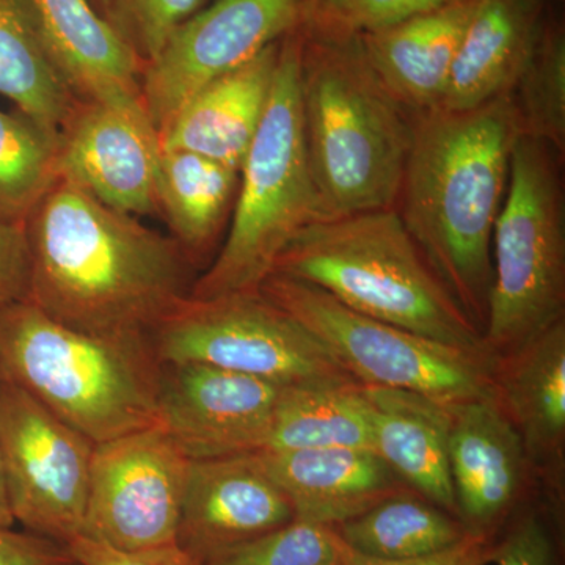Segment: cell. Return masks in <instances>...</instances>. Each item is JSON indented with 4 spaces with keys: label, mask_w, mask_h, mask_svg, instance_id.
Instances as JSON below:
<instances>
[{
    "label": "cell",
    "mask_w": 565,
    "mask_h": 565,
    "mask_svg": "<svg viewBox=\"0 0 565 565\" xmlns=\"http://www.w3.org/2000/svg\"><path fill=\"white\" fill-rule=\"evenodd\" d=\"M303 0H214L143 66L141 102L159 137L200 88L300 28Z\"/></svg>",
    "instance_id": "7c38bea8"
},
{
    "label": "cell",
    "mask_w": 565,
    "mask_h": 565,
    "mask_svg": "<svg viewBox=\"0 0 565 565\" xmlns=\"http://www.w3.org/2000/svg\"><path fill=\"white\" fill-rule=\"evenodd\" d=\"M259 291L326 345L363 385L422 394L441 404L493 393V356L419 337L338 302L322 289L270 275Z\"/></svg>",
    "instance_id": "ba28073f"
},
{
    "label": "cell",
    "mask_w": 565,
    "mask_h": 565,
    "mask_svg": "<svg viewBox=\"0 0 565 565\" xmlns=\"http://www.w3.org/2000/svg\"><path fill=\"white\" fill-rule=\"evenodd\" d=\"M329 448L374 451L363 385L282 386L263 451Z\"/></svg>",
    "instance_id": "d4e9b609"
},
{
    "label": "cell",
    "mask_w": 565,
    "mask_h": 565,
    "mask_svg": "<svg viewBox=\"0 0 565 565\" xmlns=\"http://www.w3.org/2000/svg\"><path fill=\"white\" fill-rule=\"evenodd\" d=\"M511 96L471 110L415 114L396 211L430 269L484 332L492 236L522 139Z\"/></svg>",
    "instance_id": "7a4b0ae2"
},
{
    "label": "cell",
    "mask_w": 565,
    "mask_h": 565,
    "mask_svg": "<svg viewBox=\"0 0 565 565\" xmlns=\"http://www.w3.org/2000/svg\"><path fill=\"white\" fill-rule=\"evenodd\" d=\"M204 0H114L110 24L139 55L154 61L181 24L202 10Z\"/></svg>",
    "instance_id": "1f68e13d"
},
{
    "label": "cell",
    "mask_w": 565,
    "mask_h": 565,
    "mask_svg": "<svg viewBox=\"0 0 565 565\" xmlns=\"http://www.w3.org/2000/svg\"><path fill=\"white\" fill-rule=\"evenodd\" d=\"M150 343L161 364H207L281 386L360 384L262 291L188 297Z\"/></svg>",
    "instance_id": "9c48e42d"
},
{
    "label": "cell",
    "mask_w": 565,
    "mask_h": 565,
    "mask_svg": "<svg viewBox=\"0 0 565 565\" xmlns=\"http://www.w3.org/2000/svg\"><path fill=\"white\" fill-rule=\"evenodd\" d=\"M334 527L353 555L379 561L435 555L470 534L457 516L414 490L393 494Z\"/></svg>",
    "instance_id": "4316f807"
},
{
    "label": "cell",
    "mask_w": 565,
    "mask_h": 565,
    "mask_svg": "<svg viewBox=\"0 0 565 565\" xmlns=\"http://www.w3.org/2000/svg\"><path fill=\"white\" fill-rule=\"evenodd\" d=\"M281 40L200 88L162 134V150L196 152L241 170L269 103Z\"/></svg>",
    "instance_id": "44dd1931"
},
{
    "label": "cell",
    "mask_w": 565,
    "mask_h": 565,
    "mask_svg": "<svg viewBox=\"0 0 565 565\" xmlns=\"http://www.w3.org/2000/svg\"><path fill=\"white\" fill-rule=\"evenodd\" d=\"M353 556V555H352ZM348 565H352V557H351V561H349Z\"/></svg>",
    "instance_id": "60d3db41"
},
{
    "label": "cell",
    "mask_w": 565,
    "mask_h": 565,
    "mask_svg": "<svg viewBox=\"0 0 565 565\" xmlns=\"http://www.w3.org/2000/svg\"><path fill=\"white\" fill-rule=\"evenodd\" d=\"M539 2L550 3V6H552V3L563 2V0H539Z\"/></svg>",
    "instance_id": "ab89813d"
},
{
    "label": "cell",
    "mask_w": 565,
    "mask_h": 565,
    "mask_svg": "<svg viewBox=\"0 0 565 565\" xmlns=\"http://www.w3.org/2000/svg\"><path fill=\"white\" fill-rule=\"evenodd\" d=\"M0 95L57 134L79 102L47 54L25 0H0Z\"/></svg>",
    "instance_id": "484cf974"
},
{
    "label": "cell",
    "mask_w": 565,
    "mask_h": 565,
    "mask_svg": "<svg viewBox=\"0 0 565 565\" xmlns=\"http://www.w3.org/2000/svg\"><path fill=\"white\" fill-rule=\"evenodd\" d=\"M239 170L196 152L162 150L158 170L159 214L188 258L211 252L232 218Z\"/></svg>",
    "instance_id": "cb8c5ba5"
},
{
    "label": "cell",
    "mask_w": 565,
    "mask_h": 565,
    "mask_svg": "<svg viewBox=\"0 0 565 565\" xmlns=\"http://www.w3.org/2000/svg\"><path fill=\"white\" fill-rule=\"evenodd\" d=\"M302 43L300 28L281 40L269 103L239 170L230 232L192 282V299L259 291L294 237L322 221L300 110Z\"/></svg>",
    "instance_id": "8992f818"
},
{
    "label": "cell",
    "mask_w": 565,
    "mask_h": 565,
    "mask_svg": "<svg viewBox=\"0 0 565 565\" xmlns=\"http://www.w3.org/2000/svg\"><path fill=\"white\" fill-rule=\"evenodd\" d=\"M448 415L457 516L468 533L494 537L533 479L522 440L493 393L448 404Z\"/></svg>",
    "instance_id": "e0dca14e"
},
{
    "label": "cell",
    "mask_w": 565,
    "mask_h": 565,
    "mask_svg": "<svg viewBox=\"0 0 565 565\" xmlns=\"http://www.w3.org/2000/svg\"><path fill=\"white\" fill-rule=\"evenodd\" d=\"M29 255L24 226H0V307L28 300Z\"/></svg>",
    "instance_id": "e575fe53"
},
{
    "label": "cell",
    "mask_w": 565,
    "mask_h": 565,
    "mask_svg": "<svg viewBox=\"0 0 565 565\" xmlns=\"http://www.w3.org/2000/svg\"><path fill=\"white\" fill-rule=\"evenodd\" d=\"M509 96L523 137L544 141L564 158L565 25L550 6L533 54Z\"/></svg>",
    "instance_id": "f1b7e54d"
},
{
    "label": "cell",
    "mask_w": 565,
    "mask_h": 565,
    "mask_svg": "<svg viewBox=\"0 0 565 565\" xmlns=\"http://www.w3.org/2000/svg\"><path fill=\"white\" fill-rule=\"evenodd\" d=\"M9 492H7L6 475H3L2 460H0V527H13Z\"/></svg>",
    "instance_id": "74e56055"
},
{
    "label": "cell",
    "mask_w": 565,
    "mask_h": 565,
    "mask_svg": "<svg viewBox=\"0 0 565 565\" xmlns=\"http://www.w3.org/2000/svg\"><path fill=\"white\" fill-rule=\"evenodd\" d=\"M299 87L305 145L322 221L394 210L414 139L415 114L377 79L360 40L303 35Z\"/></svg>",
    "instance_id": "3957f363"
},
{
    "label": "cell",
    "mask_w": 565,
    "mask_h": 565,
    "mask_svg": "<svg viewBox=\"0 0 565 565\" xmlns=\"http://www.w3.org/2000/svg\"><path fill=\"white\" fill-rule=\"evenodd\" d=\"M292 520L291 503L255 455L191 460L177 545L206 565Z\"/></svg>",
    "instance_id": "2e32d148"
},
{
    "label": "cell",
    "mask_w": 565,
    "mask_h": 565,
    "mask_svg": "<svg viewBox=\"0 0 565 565\" xmlns=\"http://www.w3.org/2000/svg\"><path fill=\"white\" fill-rule=\"evenodd\" d=\"M282 386L207 364H162L161 426L191 460L255 455Z\"/></svg>",
    "instance_id": "5bb4252c"
},
{
    "label": "cell",
    "mask_w": 565,
    "mask_h": 565,
    "mask_svg": "<svg viewBox=\"0 0 565 565\" xmlns=\"http://www.w3.org/2000/svg\"><path fill=\"white\" fill-rule=\"evenodd\" d=\"M448 0H303L300 31L313 39H360Z\"/></svg>",
    "instance_id": "4dcf8cb0"
},
{
    "label": "cell",
    "mask_w": 565,
    "mask_h": 565,
    "mask_svg": "<svg viewBox=\"0 0 565 565\" xmlns=\"http://www.w3.org/2000/svg\"><path fill=\"white\" fill-rule=\"evenodd\" d=\"M61 134L0 109V226H24L61 181Z\"/></svg>",
    "instance_id": "83f0119b"
},
{
    "label": "cell",
    "mask_w": 565,
    "mask_h": 565,
    "mask_svg": "<svg viewBox=\"0 0 565 565\" xmlns=\"http://www.w3.org/2000/svg\"><path fill=\"white\" fill-rule=\"evenodd\" d=\"M563 159L527 137L512 152L492 236L493 281L482 332L492 356L514 351L565 318Z\"/></svg>",
    "instance_id": "52a82bcc"
},
{
    "label": "cell",
    "mask_w": 565,
    "mask_h": 565,
    "mask_svg": "<svg viewBox=\"0 0 565 565\" xmlns=\"http://www.w3.org/2000/svg\"><path fill=\"white\" fill-rule=\"evenodd\" d=\"M497 541L492 535L468 534L459 544L435 555L407 561H379L352 556V565H489L493 564Z\"/></svg>",
    "instance_id": "8d00e7d4"
},
{
    "label": "cell",
    "mask_w": 565,
    "mask_h": 565,
    "mask_svg": "<svg viewBox=\"0 0 565 565\" xmlns=\"http://www.w3.org/2000/svg\"><path fill=\"white\" fill-rule=\"evenodd\" d=\"M363 393L370 403L375 455L408 489L457 516L448 460V404L385 386L363 385Z\"/></svg>",
    "instance_id": "603a6c76"
},
{
    "label": "cell",
    "mask_w": 565,
    "mask_h": 565,
    "mask_svg": "<svg viewBox=\"0 0 565 565\" xmlns=\"http://www.w3.org/2000/svg\"><path fill=\"white\" fill-rule=\"evenodd\" d=\"M93 449L90 438L0 381V460L11 514L25 531L65 546L79 537Z\"/></svg>",
    "instance_id": "30bf717a"
},
{
    "label": "cell",
    "mask_w": 565,
    "mask_h": 565,
    "mask_svg": "<svg viewBox=\"0 0 565 565\" xmlns=\"http://www.w3.org/2000/svg\"><path fill=\"white\" fill-rule=\"evenodd\" d=\"M255 457L288 498L294 519L305 522L338 526L411 490L371 449L259 451Z\"/></svg>",
    "instance_id": "ac0fdd59"
},
{
    "label": "cell",
    "mask_w": 565,
    "mask_h": 565,
    "mask_svg": "<svg viewBox=\"0 0 565 565\" xmlns=\"http://www.w3.org/2000/svg\"><path fill=\"white\" fill-rule=\"evenodd\" d=\"M66 548L77 565H204L177 544L122 552L79 535Z\"/></svg>",
    "instance_id": "836d02e7"
},
{
    "label": "cell",
    "mask_w": 565,
    "mask_h": 565,
    "mask_svg": "<svg viewBox=\"0 0 565 565\" xmlns=\"http://www.w3.org/2000/svg\"><path fill=\"white\" fill-rule=\"evenodd\" d=\"M274 274L419 337L486 351L482 333L430 269L396 207L311 223L281 253Z\"/></svg>",
    "instance_id": "5b68a950"
},
{
    "label": "cell",
    "mask_w": 565,
    "mask_h": 565,
    "mask_svg": "<svg viewBox=\"0 0 565 565\" xmlns=\"http://www.w3.org/2000/svg\"><path fill=\"white\" fill-rule=\"evenodd\" d=\"M493 397L522 440L556 514L565 494V318L493 356Z\"/></svg>",
    "instance_id": "9a60e30c"
},
{
    "label": "cell",
    "mask_w": 565,
    "mask_h": 565,
    "mask_svg": "<svg viewBox=\"0 0 565 565\" xmlns=\"http://www.w3.org/2000/svg\"><path fill=\"white\" fill-rule=\"evenodd\" d=\"M161 377L150 338L77 332L29 300L0 307V381L93 444L161 426Z\"/></svg>",
    "instance_id": "277c9868"
},
{
    "label": "cell",
    "mask_w": 565,
    "mask_h": 565,
    "mask_svg": "<svg viewBox=\"0 0 565 565\" xmlns=\"http://www.w3.org/2000/svg\"><path fill=\"white\" fill-rule=\"evenodd\" d=\"M0 565H76L68 548L41 535L0 527Z\"/></svg>",
    "instance_id": "d590c367"
},
{
    "label": "cell",
    "mask_w": 565,
    "mask_h": 565,
    "mask_svg": "<svg viewBox=\"0 0 565 565\" xmlns=\"http://www.w3.org/2000/svg\"><path fill=\"white\" fill-rule=\"evenodd\" d=\"M352 555L337 527L294 519L206 565H348Z\"/></svg>",
    "instance_id": "f546056e"
},
{
    "label": "cell",
    "mask_w": 565,
    "mask_h": 565,
    "mask_svg": "<svg viewBox=\"0 0 565 565\" xmlns=\"http://www.w3.org/2000/svg\"><path fill=\"white\" fill-rule=\"evenodd\" d=\"M25 2L47 54L77 99H141L143 63L90 0Z\"/></svg>",
    "instance_id": "d6986e66"
},
{
    "label": "cell",
    "mask_w": 565,
    "mask_h": 565,
    "mask_svg": "<svg viewBox=\"0 0 565 565\" xmlns=\"http://www.w3.org/2000/svg\"><path fill=\"white\" fill-rule=\"evenodd\" d=\"M478 0H448L360 36L367 65L397 103L414 114L437 109Z\"/></svg>",
    "instance_id": "7402d4cb"
},
{
    "label": "cell",
    "mask_w": 565,
    "mask_h": 565,
    "mask_svg": "<svg viewBox=\"0 0 565 565\" xmlns=\"http://www.w3.org/2000/svg\"><path fill=\"white\" fill-rule=\"evenodd\" d=\"M161 137L141 99L77 102L61 131V180L111 210L159 214Z\"/></svg>",
    "instance_id": "4fadbf2b"
},
{
    "label": "cell",
    "mask_w": 565,
    "mask_h": 565,
    "mask_svg": "<svg viewBox=\"0 0 565 565\" xmlns=\"http://www.w3.org/2000/svg\"><path fill=\"white\" fill-rule=\"evenodd\" d=\"M99 6L104 7L106 9L107 13H109L111 3H114V0H98Z\"/></svg>",
    "instance_id": "f35d334b"
},
{
    "label": "cell",
    "mask_w": 565,
    "mask_h": 565,
    "mask_svg": "<svg viewBox=\"0 0 565 565\" xmlns=\"http://www.w3.org/2000/svg\"><path fill=\"white\" fill-rule=\"evenodd\" d=\"M550 3L478 0L437 109L460 111L511 95L541 35Z\"/></svg>",
    "instance_id": "ffe728a7"
},
{
    "label": "cell",
    "mask_w": 565,
    "mask_h": 565,
    "mask_svg": "<svg viewBox=\"0 0 565 565\" xmlns=\"http://www.w3.org/2000/svg\"><path fill=\"white\" fill-rule=\"evenodd\" d=\"M77 565V564H76Z\"/></svg>",
    "instance_id": "b9f144b4"
},
{
    "label": "cell",
    "mask_w": 565,
    "mask_h": 565,
    "mask_svg": "<svg viewBox=\"0 0 565 565\" xmlns=\"http://www.w3.org/2000/svg\"><path fill=\"white\" fill-rule=\"evenodd\" d=\"M189 467L162 426L95 444L81 535L122 552L177 544Z\"/></svg>",
    "instance_id": "8fae6325"
},
{
    "label": "cell",
    "mask_w": 565,
    "mask_h": 565,
    "mask_svg": "<svg viewBox=\"0 0 565 565\" xmlns=\"http://www.w3.org/2000/svg\"><path fill=\"white\" fill-rule=\"evenodd\" d=\"M29 302L77 332L150 338L191 294L181 245L71 182L24 223Z\"/></svg>",
    "instance_id": "6da1fadb"
},
{
    "label": "cell",
    "mask_w": 565,
    "mask_h": 565,
    "mask_svg": "<svg viewBox=\"0 0 565 565\" xmlns=\"http://www.w3.org/2000/svg\"><path fill=\"white\" fill-rule=\"evenodd\" d=\"M493 563L497 565H559L555 539L544 516L539 512L520 516L504 537L497 541Z\"/></svg>",
    "instance_id": "d6a6232c"
}]
</instances>
